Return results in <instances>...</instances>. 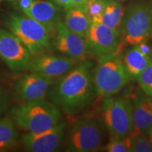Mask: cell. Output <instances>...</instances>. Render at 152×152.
I'll use <instances>...</instances> for the list:
<instances>
[{
    "mask_svg": "<svg viewBox=\"0 0 152 152\" xmlns=\"http://www.w3.org/2000/svg\"><path fill=\"white\" fill-rule=\"evenodd\" d=\"M94 68L90 60L80 62L54 81L47 93L49 100L70 116L88 109L98 96L93 79Z\"/></svg>",
    "mask_w": 152,
    "mask_h": 152,
    "instance_id": "cell-1",
    "label": "cell"
},
{
    "mask_svg": "<svg viewBox=\"0 0 152 152\" xmlns=\"http://www.w3.org/2000/svg\"><path fill=\"white\" fill-rule=\"evenodd\" d=\"M10 117L20 129L36 133L49 130L61 122L62 114L56 106L43 99L12 108Z\"/></svg>",
    "mask_w": 152,
    "mask_h": 152,
    "instance_id": "cell-2",
    "label": "cell"
},
{
    "mask_svg": "<svg viewBox=\"0 0 152 152\" xmlns=\"http://www.w3.org/2000/svg\"><path fill=\"white\" fill-rule=\"evenodd\" d=\"M9 31L22 42L31 56L50 52L52 37L42 25L27 15L8 13L3 19Z\"/></svg>",
    "mask_w": 152,
    "mask_h": 152,
    "instance_id": "cell-3",
    "label": "cell"
},
{
    "mask_svg": "<svg viewBox=\"0 0 152 152\" xmlns=\"http://www.w3.org/2000/svg\"><path fill=\"white\" fill-rule=\"evenodd\" d=\"M93 79L98 96L104 98L116 94L129 82L118 50L99 57L93 70Z\"/></svg>",
    "mask_w": 152,
    "mask_h": 152,
    "instance_id": "cell-4",
    "label": "cell"
},
{
    "mask_svg": "<svg viewBox=\"0 0 152 152\" xmlns=\"http://www.w3.org/2000/svg\"><path fill=\"white\" fill-rule=\"evenodd\" d=\"M121 44L118 49L134 46L148 40L152 35V20L149 4L145 1H135L125 9L121 28Z\"/></svg>",
    "mask_w": 152,
    "mask_h": 152,
    "instance_id": "cell-5",
    "label": "cell"
},
{
    "mask_svg": "<svg viewBox=\"0 0 152 152\" xmlns=\"http://www.w3.org/2000/svg\"><path fill=\"white\" fill-rule=\"evenodd\" d=\"M103 99L99 113L101 123L111 136L125 137L134 128L132 98L111 96Z\"/></svg>",
    "mask_w": 152,
    "mask_h": 152,
    "instance_id": "cell-6",
    "label": "cell"
},
{
    "mask_svg": "<svg viewBox=\"0 0 152 152\" xmlns=\"http://www.w3.org/2000/svg\"><path fill=\"white\" fill-rule=\"evenodd\" d=\"M99 120L85 117L72 125L66 139V149L70 152H93L102 147L104 133Z\"/></svg>",
    "mask_w": 152,
    "mask_h": 152,
    "instance_id": "cell-7",
    "label": "cell"
},
{
    "mask_svg": "<svg viewBox=\"0 0 152 152\" xmlns=\"http://www.w3.org/2000/svg\"><path fill=\"white\" fill-rule=\"evenodd\" d=\"M56 80L29 72L13 83L11 95L16 102L21 104L43 99Z\"/></svg>",
    "mask_w": 152,
    "mask_h": 152,
    "instance_id": "cell-8",
    "label": "cell"
},
{
    "mask_svg": "<svg viewBox=\"0 0 152 152\" xmlns=\"http://www.w3.org/2000/svg\"><path fill=\"white\" fill-rule=\"evenodd\" d=\"M67 123L61 121L49 130L40 132H28L20 139L23 149L30 152H54L61 147Z\"/></svg>",
    "mask_w": 152,
    "mask_h": 152,
    "instance_id": "cell-9",
    "label": "cell"
},
{
    "mask_svg": "<svg viewBox=\"0 0 152 152\" xmlns=\"http://www.w3.org/2000/svg\"><path fill=\"white\" fill-rule=\"evenodd\" d=\"M80 62L64 55L46 52L31 56L26 71L56 80L73 69Z\"/></svg>",
    "mask_w": 152,
    "mask_h": 152,
    "instance_id": "cell-10",
    "label": "cell"
},
{
    "mask_svg": "<svg viewBox=\"0 0 152 152\" xmlns=\"http://www.w3.org/2000/svg\"><path fill=\"white\" fill-rule=\"evenodd\" d=\"M52 49L64 56L83 61L91 56L86 38L71 31L61 20L52 40Z\"/></svg>",
    "mask_w": 152,
    "mask_h": 152,
    "instance_id": "cell-11",
    "label": "cell"
},
{
    "mask_svg": "<svg viewBox=\"0 0 152 152\" xmlns=\"http://www.w3.org/2000/svg\"><path fill=\"white\" fill-rule=\"evenodd\" d=\"M28 49L10 31L0 29V58L11 71H26L30 59Z\"/></svg>",
    "mask_w": 152,
    "mask_h": 152,
    "instance_id": "cell-12",
    "label": "cell"
},
{
    "mask_svg": "<svg viewBox=\"0 0 152 152\" xmlns=\"http://www.w3.org/2000/svg\"><path fill=\"white\" fill-rule=\"evenodd\" d=\"M86 39L91 56L98 58L115 52L121 44L119 30L98 22H92Z\"/></svg>",
    "mask_w": 152,
    "mask_h": 152,
    "instance_id": "cell-13",
    "label": "cell"
},
{
    "mask_svg": "<svg viewBox=\"0 0 152 152\" xmlns=\"http://www.w3.org/2000/svg\"><path fill=\"white\" fill-rule=\"evenodd\" d=\"M63 9L47 0H35L26 14L39 23L51 34L52 38L56 32L58 23L61 20Z\"/></svg>",
    "mask_w": 152,
    "mask_h": 152,
    "instance_id": "cell-14",
    "label": "cell"
},
{
    "mask_svg": "<svg viewBox=\"0 0 152 152\" xmlns=\"http://www.w3.org/2000/svg\"><path fill=\"white\" fill-rule=\"evenodd\" d=\"M132 103L134 128L147 134L152 126V97L137 90Z\"/></svg>",
    "mask_w": 152,
    "mask_h": 152,
    "instance_id": "cell-15",
    "label": "cell"
},
{
    "mask_svg": "<svg viewBox=\"0 0 152 152\" xmlns=\"http://www.w3.org/2000/svg\"><path fill=\"white\" fill-rule=\"evenodd\" d=\"M122 60L129 80L134 81L151 62L152 57L144 54L137 45H134L125 51Z\"/></svg>",
    "mask_w": 152,
    "mask_h": 152,
    "instance_id": "cell-16",
    "label": "cell"
},
{
    "mask_svg": "<svg viewBox=\"0 0 152 152\" xmlns=\"http://www.w3.org/2000/svg\"><path fill=\"white\" fill-rule=\"evenodd\" d=\"M63 23L69 30L86 38L92 20L87 14L84 4L74 6L66 9Z\"/></svg>",
    "mask_w": 152,
    "mask_h": 152,
    "instance_id": "cell-17",
    "label": "cell"
},
{
    "mask_svg": "<svg viewBox=\"0 0 152 152\" xmlns=\"http://www.w3.org/2000/svg\"><path fill=\"white\" fill-rule=\"evenodd\" d=\"M124 13L125 8L121 3L115 0H107L102 15L92 22L101 23L120 31Z\"/></svg>",
    "mask_w": 152,
    "mask_h": 152,
    "instance_id": "cell-18",
    "label": "cell"
},
{
    "mask_svg": "<svg viewBox=\"0 0 152 152\" xmlns=\"http://www.w3.org/2000/svg\"><path fill=\"white\" fill-rule=\"evenodd\" d=\"M15 123L10 116L0 119V151L11 149L18 140Z\"/></svg>",
    "mask_w": 152,
    "mask_h": 152,
    "instance_id": "cell-19",
    "label": "cell"
},
{
    "mask_svg": "<svg viewBox=\"0 0 152 152\" xmlns=\"http://www.w3.org/2000/svg\"><path fill=\"white\" fill-rule=\"evenodd\" d=\"M129 152H151V147L147 135L135 128L125 137Z\"/></svg>",
    "mask_w": 152,
    "mask_h": 152,
    "instance_id": "cell-20",
    "label": "cell"
},
{
    "mask_svg": "<svg viewBox=\"0 0 152 152\" xmlns=\"http://www.w3.org/2000/svg\"><path fill=\"white\" fill-rule=\"evenodd\" d=\"M137 81L141 90L152 97V60L138 75Z\"/></svg>",
    "mask_w": 152,
    "mask_h": 152,
    "instance_id": "cell-21",
    "label": "cell"
},
{
    "mask_svg": "<svg viewBox=\"0 0 152 152\" xmlns=\"http://www.w3.org/2000/svg\"><path fill=\"white\" fill-rule=\"evenodd\" d=\"M107 0H90L85 4L87 13L91 20L94 21L103 12Z\"/></svg>",
    "mask_w": 152,
    "mask_h": 152,
    "instance_id": "cell-22",
    "label": "cell"
},
{
    "mask_svg": "<svg viewBox=\"0 0 152 152\" xmlns=\"http://www.w3.org/2000/svg\"><path fill=\"white\" fill-rule=\"evenodd\" d=\"M102 148L104 151L108 152H128L125 137L120 138L111 136L109 142L106 146Z\"/></svg>",
    "mask_w": 152,
    "mask_h": 152,
    "instance_id": "cell-23",
    "label": "cell"
},
{
    "mask_svg": "<svg viewBox=\"0 0 152 152\" xmlns=\"http://www.w3.org/2000/svg\"><path fill=\"white\" fill-rule=\"evenodd\" d=\"M35 0H14L13 5L17 10L20 11L23 14H26L30 10V7Z\"/></svg>",
    "mask_w": 152,
    "mask_h": 152,
    "instance_id": "cell-24",
    "label": "cell"
},
{
    "mask_svg": "<svg viewBox=\"0 0 152 152\" xmlns=\"http://www.w3.org/2000/svg\"><path fill=\"white\" fill-rule=\"evenodd\" d=\"M9 102V96L7 91L0 86V115L7 109Z\"/></svg>",
    "mask_w": 152,
    "mask_h": 152,
    "instance_id": "cell-25",
    "label": "cell"
},
{
    "mask_svg": "<svg viewBox=\"0 0 152 152\" xmlns=\"http://www.w3.org/2000/svg\"><path fill=\"white\" fill-rule=\"evenodd\" d=\"M137 45L140 50H141L144 54L152 57V49L151 48V47L149 46V44L147 43V40L142 42L140 43L139 45Z\"/></svg>",
    "mask_w": 152,
    "mask_h": 152,
    "instance_id": "cell-26",
    "label": "cell"
},
{
    "mask_svg": "<svg viewBox=\"0 0 152 152\" xmlns=\"http://www.w3.org/2000/svg\"><path fill=\"white\" fill-rule=\"evenodd\" d=\"M47 1H51L65 10L71 7V0H47Z\"/></svg>",
    "mask_w": 152,
    "mask_h": 152,
    "instance_id": "cell-27",
    "label": "cell"
},
{
    "mask_svg": "<svg viewBox=\"0 0 152 152\" xmlns=\"http://www.w3.org/2000/svg\"><path fill=\"white\" fill-rule=\"evenodd\" d=\"M90 0H71V7H74V6L78 5H84L85 4L88 2Z\"/></svg>",
    "mask_w": 152,
    "mask_h": 152,
    "instance_id": "cell-28",
    "label": "cell"
},
{
    "mask_svg": "<svg viewBox=\"0 0 152 152\" xmlns=\"http://www.w3.org/2000/svg\"><path fill=\"white\" fill-rule=\"evenodd\" d=\"M147 135L149 138L150 144H151V149H152V126L151 127V128L149 129V131H148L147 133Z\"/></svg>",
    "mask_w": 152,
    "mask_h": 152,
    "instance_id": "cell-29",
    "label": "cell"
},
{
    "mask_svg": "<svg viewBox=\"0 0 152 152\" xmlns=\"http://www.w3.org/2000/svg\"><path fill=\"white\" fill-rule=\"evenodd\" d=\"M149 4V10H150V14H151V18L152 20V0H150Z\"/></svg>",
    "mask_w": 152,
    "mask_h": 152,
    "instance_id": "cell-30",
    "label": "cell"
},
{
    "mask_svg": "<svg viewBox=\"0 0 152 152\" xmlns=\"http://www.w3.org/2000/svg\"><path fill=\"white\" fill-rule=\"evenodd\" d=\"M115 1H118V2H121V1H125V0H115Z\"/></svg>",
    "mask_w": 152,
    "mask_h": 152,
    "instance_id": "cell-31",
    "label": "cell"
},
{
    "mask_svg": "<svg viewBox=\"0 0 152 152\" xmlns=\"http://www.w3.org/2000/svg\"><path fill=\"white\" fill-rule=\"evenodd\" d=\"M9 1H14V0H9Z\"/></svg>",
    "mask_w": 152,
    "mask_h": 152,
    "instance_id": "cell-32",
    "label": "cell"
},
{
    "mask_svg": "<svg viewBox=\"0 0 152 152\" xmlns=\"http://www.w3.org/2000/svg\"><path fill=\"white\" fill-rule=\"evenodd\" d=\"M0 1H1V0H0ZM8 1H9V0H8Z\"/></svg>",
    "mask_w": 152,
    "mask_h": 152,
    "instance_id": "cell-33",
    "label": "cell"
}]
</instances>
